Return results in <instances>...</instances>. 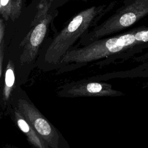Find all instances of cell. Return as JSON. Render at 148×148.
Masks as SVG:
<instances>
[{"mask_svg": "<svg viewBox=\"0 0 148 148\" xmlns=\"http://www.w3.org/2000/svg\"><path fill=\"white\" fill-rule=\"evenodd\" d=\"M146 43H148V27H141L113 36L99 39L71 50L65 59L76 62L89 61Z\"/></svg>", "mask_w": 148, "mask_h": 148, "instance_id": "cell-1", "label": "cell"}, {"mask_svg": "<svg viewBox=\"0 0 148 148\" xmlns=\"http://www.w3.org/2000/svg\"><path fill=\"white\" fill-rule=\"evenodd\" d=\"M148 14V0H131L99 25L80 38L83 46L131 27Z\"/></svg>", "mask_w": 148, "mask_h": 148, "instance_id": "cell-2", "label": "cell"}, {"mask_svg": "<svg viewBox=\"0 0 148 148\" xmlns=\"http://www.w3.org/2000/svg\"><path fill=\"white\" fill-rule=\"evenodd\" d=\"M109 9L106 5L94 6L79 13L54 38L49 51L54 55L64 53Z\"/></svg>", "mask_w": 148, "mask_h": 148, "instance_id": "cell-3", "label": "cell"}, {"mask_svg": "<svg viewBox=\"0 0 148 148\" xmlns=\"http://www.w3.org/2000/svg\"><path fill=\"white\" fill-rule=\"evenodd\" d=\"M52 18V13H47L35 25L32 32L25 39L28 40V44L32 49H36L43 42Z\"/></svg>", "mask_w": 148, "mask_h": 148, "instance_id": "cell-4", "label": "cell"}, {"mask_svg": "<svg viewBox=\"0 0 148 148\" xmlns=\"http://www.w3.org/2000/svg\"><path fill=\"white\" fill-rule=\"evenodd\" d=\"M23 0H0V15L4 19H16L21 11Z\"/></svg>", "mask_w": 148, "mask_h": 148, "instance_id": "cell-5", "label": "cell"}, {"mask_svg": "<svg viewBox=\"0 0 148 148\" xmlns=\"http://www.w3.org/2000/svg\"><path fill=\"white\" fill-rule=\"evenodd\" d=\"M34 127L41 135H49L51 131V127L46 120L42 118H38L34 122Z\"/></svg>", "mask_w": 148, "mask_h": 148, "instance_id": "cell-6", "label": "cell"}, {"mask_svg": "<svg viewBox=\"0 0 148 148\" xmlns=\"http://www.w3.org/2000/svg\"><path fill=\"white\" fill-rule=\"evenodd\" d=\"M14 75L13 71L12 69L9 68L7 69L5 75V83L7 87H11L14 84Z\"/></svg>", "mask_w": 148, "mask_h": 148, "instance_id": "cell-7", "label": "cell"}, {"mask_svg": "<svg viewBox=\"0 0 148 148\" xmlns=\"http://www.w3.org/2000/svg\"><path fill=\"white\" fill-rule=\"evenodd\" d=\"M87 90L90 92H98L101 91L102 86L97 83H91L87 86Z\"/></svg>", "mask_w": 148, "mask_h": 148, "instance_id": "cell-8", "label": "cell"}, {"mask_svg": "<svg viewBox=\"0 0 148 148\" xmlns=\"http://www.w3.org/2000/svg\"><path fill=\"white\" fill-rule=\"evenodd\" d=\"M17 124L19 127V128H20V130L23 131L24 132H28L29 130V127L28 125V124L27 123V122L22 119H20L17 120Z\"/></svg>", "mask_w": 148, "mask_h": 148, "instance_id": "cell-9", "label": "cell"}, {"mask_svg": "<svg viewBox=\"0 0 148 148\" xmlns=\"http://www.w3.org/2000/svg\"><path fill=\"white\" fill-rule=\"evenodd\" d=\"M4 35V24L2 20L0 19V42L2 39Z\"/></svg>", "mask_w": 148, "mask_h": 148, "instance_id": "cell-10", "label": "cell"}]
</instances>
